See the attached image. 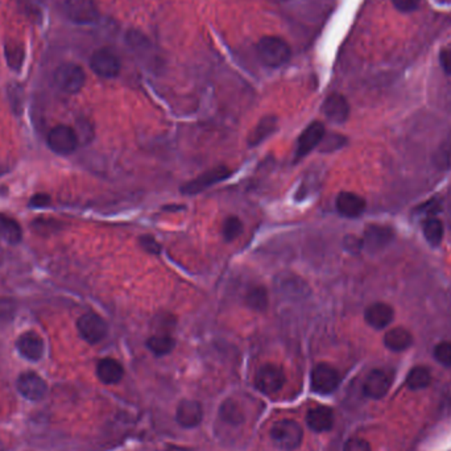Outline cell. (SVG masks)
<instances>
[{"instance_id":"1","label":"cell","mask_w":451,"mask_h":451,"mask_svg":"<svg viewBox=\"0 0 451 451\" xmlns=\"http://www.w3.org/2000/svg\"><path fill=\"white\" fill-rule=\"evenodd\" d=\"M256 53L261 64L268 67H280L290 60V47L279 36H264L259 40Z\"/></svg>"},{"instance_id":"2","label":"cell","mask_w":451,"mask_h":451,"mask_svg":"<svg viewBox=\"0 0 451 451\" xmlns=\"http://www.w3.org/2000/svg\"><path fill=\"white\" fill-rule=\"evenodd\" d=\"M304 437L302 427L293 420H281L271 429L273 443L284 451L296 450Z\"/></svg>"},{"instance_id":"3","label":"cell","mask_w":451,"mask_h":451,"mask_svg":"<svg viewBox=\"0 0 451 451\" xmlns=\"http://www.w3.org/2000/svg\"><path fill=\"white\" fill-rule=\"evenodd\" d=\"M54 82L66 94H77L85 86L86 74L79 65L66 63L54 72Z\"/></svg>"},{"instance_id":"4","label":"cell","mask_w":451,"mask_h":451,"mask_svg":"<svg viewBox=\"0 0 451 451\" xmlns=\"http://www.w3.org/2000/svg\"><path fill=\"white\" fill-rule=\"evenodd\" d=\"M65 13L76 24H94L99 17V10L95 0H65Z\"/></svg>"},{"instance_id":"5","label":"cell","mask_w":451,"mask_h":451,"mask_svg":"<svg viewBox=\"0 0 451 451\" xmlns=\"http://www.w3.org/2000/svg\"><path fill=\"white\" fill-rule=\"evenodd\" d=\"M231 169L227 168L224 165L208 169L206 172H204L202 174H199L198 177H195L194 180L189 181L185 185H182L181 193L185 194V195H194V194L201 193V192L206 190L207 188L218 183L220 181L229 179L231 176Z\"/></svg>"},{"instance_id":"6","label":"cell","mask_w":451,"mask_h":451,"mask_svg":"<svg viewBox=\"0 0 451 451\" xmlns=\"http://www.w3.org/2000/svg\"><path fill=\"white\" fill-rule=\"evenodd\" d=\"M311 388L314 392L321 395H329L334 392L341 384V376L336 368L330 364L321 363L311 371Z\"/></svg>"},{"instance_id":"7","label":"cell","mask_w":451,"mask_h":451,"mask_svg":"<svg viewBox=\"0 0 451 451\" xmlns=\"http://www.w3.org/2000/svg\"><path fill=\"white\" fill-rule=\"evenodd\" d=\"M90 67L99 77L115 78L120 73L122 64L115 53L107 48H102L91 54Z\"/></svg>"},{"instance_id":"8","label":"cell","mask_w":451,"mask_h":451,"mask_svg":"<svg viewBox=\"0 0 451 451\" xmlns=\"http://www.w3.org/2000/svg\"><path fill=\"white\" fill-rule=\"evenodd\" d=\"M285 384L283 368L276 364L263 366L255 376V386L264 395L277 393Z\"/></svg>"},{"instance_id":"9","label":"cell","mask_w":451,"mask_h":451,"mask_svg":"<svg viewBox=\"0 0 451 451\" xmlns=\"http://www.w3.org/2000/svg\"><path fill=\"white\" fill-rule=\"evenodd\" d=\"M48 144L53 152L58 155H70L77 148V133L69 126H56L48 135Z\"/></svg>"},{"instance_id":"10","label":"cell","mask_w":451,"mask_h":451,"mask_svg":"<svg viewBox=\"0 0 451 451\" xmlns=\"http://www.w3.org/2000/svg\"><path fill=\"white\" fill-rule=\"evenodd\" d=\"M77 327L79 336L90 345L99 343L107 336V325L104 318L95 313L83 314L78 320Z\"/></svg>"},{"instance_id":"11","label":"cell","mask_w":451,"mask_h":451,"mask_svg":"<svg viewBox=\"0 0 451 451\" xmlns=\"http://www.w3.org/2000/svg\"><path fill=\"white\" fill-rule=\"evenodd\" d=\"M325 138V126L321 122H313L298 138L297 142L296 158H302L318 147Z\"/></svg>"},{"instance_id":"12","label":"cell","mask_w":451,"mask_h":451,"mask_svg":"<svg viewBox=\"0 0 451 451\" xmlns=\"http://www.w3.org/2000/svg\"><path fill=\"white\" fill-rule=\"evenodd\" d=\"M19 392L31 401H40L47 396V383L35 372H24L17 379Z\"/></svg>"},{"instance_id":"13","label":"cell","mask_w":451,"mask_h":451,"mask_svg":"<svg viewBox=\"0 0 451 451\" xmlns=\"http://www.w3.org/2000/svg\"><path fill=\"white\" fill-rule=\"evenodd\" d=\"M392 239H393V230L388 226H379V224L368 226L361 238L363 248L368 249L370 252H377L383 249L391 243Z\"/></svg>"},{"instance_id":"14","label":"cell","mask_w":451,"mask_h":451,"mask_svg":"<svg viewBox=\"0 0 451 451\" xmlns=\"http://www.w3.org/2000/svg\"><path fill=\"white\" fill-rule=\"evenodd\" d=\"M391 384H392L391 376L386 371L374 370L367 376L363 386V392L370 399H383L387 395Z\"/></svg>"},{"instance_id":"15","label":"cell","mask_w":451,"mask_h":451,"mask_svg":"<svg viewBox=\"0 0 451 451\" xmlns=\"http://www.w3.org/2000/svg\"><path fill=\"white\" fill-rule=\"evenodd\" d=\"M395 318V310L386 302H375L370 305L366 313L364 320L375 330H383L391 325Z\"/></svg>"},{"instance_id":"16","label":"cell","mask_w":451,"mask_h":451,"mask_svg":"<svg viewBox=\"0 0 451 451\" xmlns=\"http://www.w3.org/2000/svg\"><path fill=\"white\" fill-rule=\"evenodd\" d=\"M325 116L336 124L345 123L350 115V104L347 99L341 94H331L322 104Z\"/></svg>"},{"instance_id":"17","label":"cell","mask_w":451,"mask_h":451,"mask_svg":"<svg viewBox=\"0 0 451 451\" xmlns=\"http://www.w3.org/2000/svg\"><path fill=\"white\" fill-rule=\"evenodd\" d=\"M336 210L346 218H358L366 210V199L359 194L342 192L336 197Z\"/></svg>"},{"instance_id":"18","label":"cell","mask_w":451,"mask_h":451,"mask_svg":"<svg viewBox=\"0 0 451 451\" xmlns=\"http://www.w3.org/2000/svg\"><path fill=\"white\" fill-rule=\"evenodd\" d=\"M202 417H204L202 407L195 400H182L176 412L177 423L188 429L199 425Z\"/></svg>"},{"instance_id":"19","label":"cell","mask_w":451,"mask_h":451,"mask_svg":"<svg viewBox=\"0 0 451 451\" xmlns=\"http://www.w3.org/2000/svg\"><path fill=\"white\" fill-rule=\"evenodd\" d=\"M17 350L28 361H39L44 354V342L39 334L28 331L17 339Z\"/></svg>"},{"instance_id":"20","label":"cell","mask_w":451,"mask_h":451,"mask_svg":"<svg viewBox=\"0 0 451 451\" xmlns=\"http://www.w3.org/2000/svg\"><path fill=\"white\" fill-rule=\"evenodd\" d=\"M306 424L315 433L327 432L334 425V412L329 407H315L306 414Z\"/></svg>"},{"instance_id":"21","label":"cell","mask_w":451,"mask_h":451,"mask_svg":"<svg viewBox=\"0 0 451 451\" xmlns=\"http://www.w3.org/2000/svg\"><path fill=\"white\" fill-rule=\"evenodd\" d=\"M97 375L104 384H116L123 379L124 370L119 361L106 358L98 363Z\"/></svg>"},{"instance_id":"22","label":"cell","mask_w":451,"mask_h":451,"mask_svg":"<svg viewBox=\"0 0 451 451\" xmlns=\"http://www.w3.org/2000/svg\"><path fill=\"white\" fill-rule=\"evenodd\" d=\"M413 343V336L409 330L405 327H393L388 330L384 336V345L388 350L393 352H401L411 347Z\"/></svg>"},{"instance_id":"23","label":"cell","mask_w":451,"mask_h":451,"mask_svg":"<svg viewBox=\"0 0 451 451\" xmlns=\"http://www.w3.org/2000/svg\"><path fill=\"white\" fill-rule=\"evenodd\" d=\"M277 127V117L276 116H265L259 122L256 129L252 131V133L248 138V144L249 145H258L261 142H264L268 136L276 131Z\"/></svg>"},{"instance_id":"24","label":"cell","mask_w":451,"mask_h":451,"mask_svg":"<svg viewBox=\"0 0 451 451\" xmlns=\"http://www.w3.org/2000/svg\"><path fill=\"white\" fill-rule=\"evenodd\" d=\"M0 239L17 245L22 240V229L16 220L0 214Z\"/></svg>"},{"instance_id":"25","label":"cell","mask_w":451,"mask_h":451,"mask_svg":"<svg viewBox=\"0 0 451 451\" xmlns=\"http://www.w3.org/2000/svg\"><path fill=\"white\" fill-rule=\"evenodd\" d=\"M4 56L7 64L15 72L22 70L26 60V51L22 44H19L17 41H8L4 47Z\"/></svg>"},{"instance_id":"26","label":"cell","mask_w":451,"mask_h":451,"mask_svg":"<svg viewBox=\"0 0 451 451\" xmlns=\"http://www.w3.org/2000/svg\"><path fill=\"white\" fill-rule=\"evenodd\" d=\"M430 382H432L430 371L426 367H421V366L412 368L407 376V387L412 391H420L429 387Z\"/></svg>"},{"instance_id":"27","label":"cell","mask_w":451,"mask_h":451,"mask_svg":"<svg viewBox=\"0 0 451 451\" xmlns=\"http://www.w3.org/2000/svg\"><path fill=\"white\" fill-rule=\"evenodd\" d=\"M423 231H424V236H425L426 240L429 245H441L442 239H443V224L441 220L432 217L429 220H426L424 222V226H423Z\"/></svg>"},{"instance_id":"28","label":"cell","mask_w":451,"mask_h":451,"mask_svg":"<svg viewBox=\"0 0 451 451\" xmlns=\"http://www.w3.org/2000/svg\"><path fill=\"white\" fill-rule=\"evenodd\" d=\"M245 302L251 309L264 311L268 308V293L264 286H254L248 290Z\"/></svg>"},{"instance_id":"29","label":"cell","mask_w":451,"mask_h":451,"mask_svg":"<svg viewBox=\"0 0 451 451\" xmlns=\"http://www.w3.org/2000/svg\"><path fill=\"white\" fill-rule=\"evenodd\" d=\"M147 347L149 348L157 356H163L169 354L174 348V339L172 336L161 334V336H151L147 341Z\"/></svg>"},{"instance_id":"30","label":"cell","mask_w":451,"mask_h":451,"mask_svg":"<svg viewBox=\"0 0 451 451\" xmlns=\"http://www.w3.org/2000/svg\"><path fill=\"white\" fill-rule=\"evenodd\" d=\"M243 232V223L238 217H229L223 223L222 233L226 242H232Z\"/></svg>"},{"instance_id":"31","label":"cell","mask_w":451,"mask_h":451,"mask_svg":"<svg viewBox=\"0 0 451 451\" xmlns=\"http://www.w3.org/2000/svg\"><path fill=\"white\" fill-rule=\"evenodd\" d=\"M434 358L439 364L445 367H451V342L445 341L441 342L434 347Z\"/></svg>"},{"instance_id":"32","label":"cell","mask_w":451,"mask_h":451,"mask_svg":"<svg viewBox=\"0 0 451 451\" xmlns=\"http://www.w3.org/2000/svg\"><path fill=\"white\" fill-rule=\"evenodd\" d=\"M220 416L226 423H230L232 425H236L242 423V413L236 409V405L232 404L231 401H227L223 404L220 409Z\"/></svg>"},{"instance_id":"33","label":"cell","mask_w":451,"mask_h":451,"mask_svg":"<svg viewBox=\"0 0 451 451\" xmlns=\"http://www.w3.org/2000/svg\"><path fill=\"white\" fill-rule=\"evenodd\" d=\"M16 313V302L11 298H0V323L11 322Z\"/></svg>"},{"instance_id":"34","label":"cell","mask_w":451,"mask_h":451,"mask_svg":"<svg viewBox=\"0 0 451 451\" xmlns=\"http://www.w3.org/2000/svg\"><path fill=\"white\" fill-rule=\"evenodd\" d=\"M343 451H372L371 450V445L363 438H350L345 448H343Z\"/></svg>"},{"instance_id":"35","label":"cell","mask_w":451,"mask_h":451,"mask_svg":"<svg viewBox=\"0 0 451 451\" xmlns=\"http://www.w3.org/2000/svg\"><path fill=\"white\" fill-rule=\"evenodd\" d=\"M140 245H142V249H145L148 254L157 255L161 251V245L156 242L155 238H152L149 235H144L140 238Z\"/></svg>"},{"instance_id":"36","label":"cell","mask_w":451,"mask_h":451,"mask_svg":"<svg viewBox=\"0 0 451 451\" xmlns=\"http://www.w3.org/2000/svg\"><path fill=\"white\" fill-rule=\"evenodd\" d=\"M421 0H392L393 6L400 13H413L418 8Z\"/></svg>"},{"instance_id":"37","label":"cell","mask_w":451,"mask_h":451,"mask_svg":"<svg viewBox=\"0 0 451 451\" xmlns=\"http://www.w3.org/2000/svg\"><path fill=\"white\" fill-rule=\"evenodd\" d=\"M439 63L446 74L451 76V48L442 49L439 53Z\"/></svg>"},{"instance_id":"38","label":"cell","mask_w":451,"mask_h":451,"mask_svg":"<svg viewBox=\"0 0 451 451\" xmlns=\"http://www.w3.org/2000/svg\"><path fill=\"white\" fill-rule=\"evenodd\" d=\"M346 248H348L351 252H358L363 248V240L355 238L354 235H348L346 238Z\"/></svg>"},{"instance_id":"39","label":"cell","mask_w":451,"mask_h":451,"mask_svg":"<svg viewBox=\"0 0 451 451\" xmlns=\"http://www.w3.org/2000/svg\"><path fill=\"white\" fill-rule=\"evenodd\" d=\"M49 201H51V198H49L48 195H45V194H38V195H35V197L32 198V201H31V206H47V205L49 204Z\"/></svg>"},{"instance_id":"40","label":"cell","mask_w":451,"mask_h":451,"mask_svg":"<svg viewBox=\"0 0 451 451\" xmlns=\"http://www.w3.org/2000/svg\"><path fill=\"white\" fill-rule=\"evenodd\" d=\"M279 1H285V0H279Z\"/></svg>"}]
</instances>
